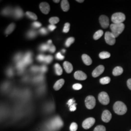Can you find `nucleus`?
<instances>
[{
  "instance_id": "c9c22d12",
  "label": "nucleus",
  "mask_w": 131,
  "mask_h": 131,
  "mask_svg": "<svg viewBox=\"0 0 131 131\" xmlns=\"http://www.w3.org/2000/svg\"><path fill=\"white\" fill-rule=\"evenodd\" d=\"M52 59H53L52 56H46L45 62L46 63L49 64V63H50L52 62Z\"/></svg>"
},
{
  "instance_id": "20e7f679",
  "label": "nucleus",
  "mask_w": 131,
  "mask_h": 131,
  "mask_svg": "<svg viewBox=\"0 0 131 131\" xmlns=\"http://www.w3.org/2000/svg\"><path fill=\"white\" fill-rule=\"evenodd\" d=\"M125 15L122 13H114L111 17V20L113 24H122L125 20Z\"/></svg>"
},
{
  "instance_id": "9d476101",
  "label": "nucleus",
  "mask_w": 131,
  "mask_h": 131,
  "mask_svg": "<svg viewBox=\"0 0 131 131\" xmlns=\"http://www.w3.org/2000/svg\"><path fill=\"white\" fill-rule=\"evenodd\" d=\"M104 70V67L103 65H99L93 71L92 75V76L96 78L101 75Z\"/></svg>"
},
{
  "instance_id": "39448f33",
  "label": "nucleus",
  "mask_w": 131,
  "mask_h": 131,
  "mask_svg": "<svg viewBox=\"0 0 131 131\" xmlns=\"http://www.w3.org/2000/svg\"><path fill=\"white\" fill-rule=\"evenodd\" d=\"M85 105L89 109H92L96 105V99L93 96H89L85 99Z\"/></svg>"
},
{
  "instance_id": "7ed1b4c3",
  "label": "nucleus",
  "mask_w": 131,
  "mask_h": 131,
  "mask_svg": "<svg viewBox=\"0 0 131 131\" xmlns=\"http://www.w3.org/2000/svg\"><path fill=\"white\" fill-rule=\"evenodd\" d=\"M125 28L124 24H113L110 25V29L111 33L115 36V38H117L119 35L122 34Z\"/></svg>"
},
{
  "instance_id": "393cba45",
  "label": "nucleus",
  "mask_w": 131,
  "mask_h": 131,
  "mask_svg": "<svg viewBox=\"0 0 131 131\" xmlns=\"http://www.w3.org/2000/svg\"><path fill=\"white\" fill-rule=\"evenodd\" d=\"M111 79L109 77H104L100 80V82L101 84H106L110 82Z\"/></svg>"
},
{
  "instance_id": "7c9ffc66",
  "label": "nucleus",
  "mask_w": 131,
  "mask_h": 131,
  "mask_svg": "<svg viewBox=\"0 0 131 131\" xmlns=\"http://www.w3.org/2000/svg\"><path fill=\"white\" fill-rule=\"evenodd\" d=\"M78 129V125L76 123L72 122L70 126V131H76Z\"/></svg>"
},
{
  "instance_id": "79ce46f5",
  "label": "nucleus",
  "mask_w": 131,
  "mask_h": 131,
  "mask_svg": "<svg viewBox=\"0 0 131 131\" xmlns=\"http://www.w3.org/2000/svg\"><path fill=\"white\" fill-rule=\"evenodd\" d=\"M33 26L34 27H36V28H38V27H41V24H40V23L38 22V21H35L34 22L33 24Z\"/></svg>"
},
{
  "instance_id": "cd10ccee",
  "label": "nucleus",
  "mask_w": 131,
  "mask_h": 131,
  "mask_svg": "<svg viewBox=\"0 0 131 131\" xmlns=\"http://www.w3.org/2000/svg\"><path fill=\"white\" fill-rule=\"evenodd\" d=\"M59 21V19L58 17H51L49 19V23L52 25H55L56 24L58 23Z\"/></svg>"
},
{
  "instance_id": "ddd939ff",
  "label": "nucleus",
  "mask_w": 131,
  "mask_h": 131,
  "mask_svg": "<svg viewBox=\"0 0 131 131\" xmlns=\"http://www.w3.org/2000/svg\"><path fill=\"white\" fill-rule=\"evenodd\" d=\"M74 76L76 79L81 81L85 80L87 78V75H86V74L82 71L80 70L76 71L74 73Z\"/></svg>"
},
{
  "instance_id": "f03ea898",
  "label": "nucleus",
  "mask_w": 131,
  "mask_h": 131,
  "mask_svg": "<svg viewBox=\"0 0 131 131\" xmlns=\"http://www.w3.org/2000/svg\"><path fill=\"white\" fill-rule=\"evenodd\" d=\"M113 109L115 113L118 115H123L127 112V108L125 103L121 101H117L114 103Z\"/></svg>"
},
{
  "instance_id": "aec40b11",
  "label": "nucleus",
  "mask_w": 131,
  "mask_h": 131,
  "mask_svg": "<svg viewBox=\"0 0 131 131\" xmlns=\"http://www.w3.org/2000/svg\"><path fill=\"white\" fill-rule=\"evenodd\" d=\"M54 68H55L56 72L57 75L60 76L62 74L63 70H62V68H61V66L59 64H58V63L54 65Z\"/></svg>"
},
{
  "instance_id": "a18cd8bd",
  "label": "nucleus",
  "mask_w": 131,
  "mask_h": 131,
  "mask_svg": "<svg viewBox=\"0 0 131 131\" xmlns=\"http://www.w3.org/2000/svg\"><path fill=\"white\" fill-rule=\"evenodd\" d=\"M74 103H75V101L73 99H70L68 101V104L70 107L71 105H72V104H73Z\"/></svg>"
},
{
  "instance_id": "2f4dec72",
  "label": "nucleus",
  "mask_w": 131,
  "mask_h": 131,
  "mask_svg": "<svg viewBox=\"0 0 131 131\" xmlns=\"http://www.w3.org/2000/svg\"><path fill=\"white\" fill-rule=\"evenodd\" d=\"M94 131H106V128L103 125H98L95 128Z\"/></svg>"
},
{
  "instance_id": "a211bd4d",
  "label": "nucleus",
  "mask_w": 131,
  "mask_h": 131,
  "mask_svg": "<svg viewBox=\"0 0 131 131\" xmlns=\"http://www.w3.org/2000/svg\"><path fill=\"white\" fill-rule=\"evenodd\" d=\"M61 8L64 12H67L70 9L69 3L67 0H63L61 1Z\"/></svg>"
},
{
  "instance_id": "4468645a",
  "label": "nucleus",
  "mask_w": 131,
  "mask_h": 131,
  "mask_svg": "<svg viewBox=\"0 0 131 131\" xmlns=\"http://www.w3.org/2000/svg\"><path fill=\"white\" fill-rule=\"evenodd\" d=\"M63 66L66 72L68 73H70L73 70V66L69 62L65 61L63 63Z\"/></svg>"
},
{
  "instance_id": "c03bdc74",
  "label": "nucleus",
  "mask_w": 131,
  "mask_h": 131,
  "mask_svg": "<svg viewBox=\"0 0 131 131\" xmlns=\"http://www.w3.org/2000/svg\"><path fill=\"white\" fill-rule=\"evenodd\" d=\"M49 51L50 52H51L52 53H53L54 52L56 51V47L54 46V45H51L50 48H49Z\"/></svg>"
},
{
  "instance_id": "1a4fd4ad",
  "label": "nucleus",
  "mask_w": 131,
  "mask_h": 131,
  "mask_svg": "<svg viewBox=\"0 0 131 131\" xmlns=\"http://www.w3.org/2000/svg\"><path fill=\"white\" fill-rule=\"evenodd\" d=\"M99 21L101 26L104 28H107L109 25V18L106 16L102 15L99 18Z\"/></svg>"
},
{
  "instance_id": "a19ab883",
  "label": "nucleus",
  "mask_w": 131,
  "mask_h": 131,
  "mask_svg": "<svg viewBox=\"0 0 131 131\" xmlns=\"http://www.w3.org/2000/svg\"><path fill=\"white\" fill-rule=\"evenodd\" d=\"M76 105L77 104L76 103H74L73 104H72V105H71L70 107V111H74L76 110Z\"/></svg>"
},
{
  "instance_id": "9b49d317",
  "label": "nucleus",
  "mask_w": 131,
  "mask_h": 131,
  "mask_svg": "<svg viewBox=\"0 0 131 131\" xmlns=\"http://www.w3.org/2000/svg\"><path fill=\"white\" fill-rule=\"evenodd\" d=\"M112 118V114L109 111L107 110H105L103 111L102 116V121L104 122L108 123L110 121Z\"/></svg>"
},
{
  "instance_id": "c85d7f7f",
  "label": "nucleus",
  "mask_w": 131,
  "mask_h": 131,
  "mask_svg": "<svg viewBox=\"0 0 131 131\" xmlns=\"http://www.w3.org/2000/svg\"><path fill=\"white\" fill-rule=\"evenodd\" d=\"M74 40H75V39H74V38H73V37H70V38H69L66 42V46L67 47H70V45L73 42H74Z\"/></svg>"
},
{
  "instance_id": "423d86ee",
  "label": "nucleus",
  "mask_w": 131,
  "mask_h": 131,
  "mask_svg": "<svg viewBox=\"0 0 131 131\" xmlns=\"http://www.w3.org/2000/svg\"><path fill=\"white\" fill-rule=\"evenodd\" d=\"M99 102L103 105H107L110 102V99L108 94L105 92H102L99 94Z\"/></svg>"
},
{
  "instance_id": "6e6d98bb",
  "label": "nucleus",
  "mask_w": 131,
  "mask_h": 131,
  "mask_svg": "<svg viewBox=\"0 0 131 131\" xmlns=\"http://www.w3.org/2000/svg\"><path fill=\"white\" fill-rule=\"evenodd\" d=\"M130 131H131V130H130Z\"/></svg>"
},
{
  "instance_id": "37998d69",
  "label": "nucleus",
  "mask_w": 131,
  "mask_h": 131,
  "mask_svg": "<svg viewBox=\"0 0 131 131\" xmlns=\"http://www.w3.org/2000/svg\"><path fill=\"white\" fill-rule=\"evenodd\" d=\"M40 70V68L38 66H34L31 68V70L34 72H37Z\"/></svg>"
},
{
  "instance_id": "6ab92c4d",
  "label": "nucleus",
  "mask_w": 131,
  "mask_h": 131,
  "mask_svg": "<svg viewBox=\"0 0 131 131\" xmlns=\"http://www.w3.org/2000/svg\"><path fill=\"white\" fill-rule=\"evenodd\" d=\"M123 72V68L121 67L118 66V67H115L114 69V70H113V74L114 76H117L122 74Z\"/></svg>"
},
{
  "instance_id": "72a5a7b5",
  "label": "nucleus",
  "mask_w": 131,
  "mask_h": 131,
  "mask_svg": "<svg viewBox=\"0 0 131 131\" xmlns=\"http://www.w3.org/2000/svg\"><path fill=\"white\" fill-rule=\"evenodd\" d=\"M37 35V33L34 30H31L28 33V36L29 38H33L35 37Z\"/></svg>"
},
{
  "instance_id": "de8ad7c7",
  "label": "nucleus",
  "mask_w": 131,
  "mask_h": 131,
  "mask_svg": "<svg viewBox=\"0 0 131 131\" xmlns=\"http://www.w3.org/2000/svg\"><path fill=\"white\" fill-rule=\"evenodd\" d=\"M56 28V26L54 25H52V24H51V25H49V26H48L49 29L50 31H53Z\"/></svg>"
},
{
  "instance_id": "2eb2a0df",
  "label": "nucleus",
  "mask_w": 131,
  "mask_h": 131,
  "mask_svg": "<svg viewBox=\"0 0 131 131\" xmlns=\"http://www.w3.org/2000/svg\"><path fill=\"white\" fill-rule=\"evenodd\" d=\"M23 60L24 61V63L25 64V65H28L30 64L32 62V53L30 52H27L25 54Z\"/></svg>"
},
{
  "instance_id": "5701e85b",
  "label": "nucleus",
  "mask_w": 131,
  "mask_h": 131,
  "mask_svg": "<svg viewBox=\"0 0 131 131\" xmlns=\"http://www.w3.org/2000/svg\"><path fill=\"white\" fill-rule=\"evenodd\" d=\"M103 31L102 30H100L97 31L96 33L94 34L93 36L94 39L95 40H98L99 38H101L103 35Z\"/></svg>"
},
{
  "instance_id": "3c124183",
  "label": "nucleus",
  "mask_w": 131,
  "mask_h": 131,
  "mask_svg": "<svg viewBox=\"0 0 131 131\" xmlns=\"http://www.w3.org/2000/svg\"><path fill=\"white\" fill-rule=\"evenodd\" d=\"M76 2H78V3H83V2H84V0H82V1L77 0V1H76Z\"/></svg>"
},
{
  "instance_id": "f3484780",
  "label": "nucleus",
  "mask_w": 131,
  "mask_h": 131,
  "mask_svg": "<svg viewBox=\"0 0 131 131\" xmlns=\"http://www.w3.org/2000/svg\"><path fill=\"white\" fill-rule=\"evenodd\" d=\"M65 83V80L63 79L58 80L53 86V89L55 90H59L63 86Z\"/></svg>"
},
{
  "instance_id": "6e6552de",
  "label": "nucleus",
  "mask_w": 131,
  "mask_h": 131,
  "mask_svg": "<svg viewBox=\"0 0 131 131\" xmlns=\"http://www.w3.org/2000/svg\"><path fill=\"white\" fill-rule=\"evenodd\" d=\"M95 119L93 117H89L85 119L83 122L82 126L84 129H89L94 124Z\"/></svg>"
},
{
  "instance_id": "b1692460",
  "label": "nucleus",
  "mask_w": 131,
  "mask_h": 131,
  "mask_svg": "<svg viewBox=\"0 0 131 131\" xmlns=\"http://www.w3.org/2000/svg\"><path fill=\"white\" fill-rule=\"evenodd\" d=\"M25 65H26L24 63V61L22 60L18 62L17 65V69H18V70L20 71H23L24 69V67Z\"/></svg>"
},
{
  "instance_id": "4be33fe9",
  "label": "nucleus",
  "mask_w": 131,
  "mask_h": 131,
  "mask_svg": "<svg viewBox=\"0 0 131 131\" xmlns=\"http://www.w3.org/2000/svg\"><path fill=\"white\" fill-rule=\"evenodd\" d=\"M111 56L110 53L107 52H101L99 54V57L102 59H104L109 58Z\"/></svg>"
},
{
  "instance_id": "bb28decb",
  "label": "nucleus",
  "mask_w": 131,
  "mask_h": 131,
  "mask_svg": "<svg viewBox=\"0 0 131 131\" xmlns=\"http://www.w3.org/2000/svg\"><path fill=\"white\" fill-rule=\"evenodd\" d=\"M15 14L16 17H17V18H20L22 17V16H23V12L22 10L20 9L19 8H17L15 10Z\"/></svg>"
},
{
  "instance_id": "a878e982",
  "label": "nucleus",
  "mask_w": 131,
  "mask_h": 131,
  "mask_svg": "<svg viewBox=\"0 0 131 131\" xmlns=\"http://www.w3.org/2000/svg\"><path fill=\"white\" fill-rule=\"evenodd\" d=\"M26 15L28 16V17L30 19H32L33 20H37L38 19V17L33 12H29V11H27L26 13Z\"/></svg>"
},
{
  "instance_id": "58836bf2",
  "label": "nucleus",
  "mask_w": 131,
  "mask_h": 131,
  "mask_svg": "<svg viewBox=\"0 0 131 131\" xmlns=\"http://www.w3.org/2000/svg\"><path fill=\"white\" fill-rule=\"evenodd\" d=\"M40 71L42 72V73H45L46 72V71L47 70V67L46 66L43 65L40 67Z\"/></svg>"
},
{
  "instance_id": "0eeeda50",
  "label": "nucleus",
  "mask_w": 131,
  "mask_h": 131,
  "mask_svg": "<svg viewBox=\"0 0 131 131\" xmlns=\"http://www.w3.org/2000/svg\"><path fill=\"white\" fill-rule=\"evenodd\" d=\"M104 38L106 43L109 45H113L116 43V38L111 32H106Z\"/></svg>"
},
{
  "instance_id": "ea45409f",
  "label": "nucleus",
  "mask_w": 131,
  "mask_h": 131,
  "mask_svg": "<svg viewBox=\"0 0 131 131\" xmlns=\"http://www.w3.org/2000/svg\"><path fill=\"white\" fill-rule=\"evenodd\" d=\"M22 57V54L20 53H18L15 57V60H16V61H19L20 60V59Z\"/></svg>"
},
{
  "instance_id": "5fc2aeb1",
  "label": "nucleus",
  "mask_w": 131,
  "mask_h": 131,
  "mask_svg": "<svg viewBox=\"0 0 131 131\" xmlns=\"http://www.w3.org/2000/svg\"><path fill=\"white\" fill-rule=\"evenodd\" d=\"M62 52H63V53H64V52H65V50H62Z\"/></svg>"
},
{
  "instance_id": "49530a36",
  "label": "nucleus",
  "mask_w": 131,
  "mask_h": 131,
  "mask_svg": "<svg viewBox=\"0 0 131 131\" xmlns=\"http://www.w3.org/2000/svg\"><path fill=\"white\" fill-rule=\"evenodd\" d=\"M39 31H40V33L42 35H45L47 33V30L45 28H42L40 29Z\"/></svg>"
},
{
  "instance_id": "f8f14e48",
  "label": "nucleus",
  "mask_w": 131,
  "mask_h": 131,
  "mask_svg": "<svg viewBox=\"0 0 131 131\" xmlns=\"http://www.w3.org/2000/svg\"><path fill=\"white\" fill-rule=\"evenodd\" d=\"M39 8L43 14H48L50 11V6L46 2H42L39 5Z\"/></svg>"
},
{
  "instance_id": "c756f323",
  "label": "nucleus",
  "mask_w": 131,
  "mask_h": 131,
  "mask_svg": "<svg viewBox=\"0 0 131 131\" xmlns=\"http://www.w3.org/2000/svg\"><path fill=\"white\" fill-rule=\"evenodd\" d=\"M70 24L68 23H66L63 28V32L65 33H68L70 31Z\"/></svg>"
},
{
  "instance_id": "412c9836",
  "label": "nucleus",
  "mask_w": 131,
  "mask_h": 131,
  "mask_svg": "<svg viewBox=\"0 0 131 131\" xmlns=\"http://www.w3.org/2000/svg\"><path fill=\"white\" fill-rule=\"evenodd\" d=\"M15 27V24L12 23L10 24L6 28L5 30V34L7 35H9L12 33L14 31V29Z\"/></svg>"
},
{
  "instance_id": "e433bc0d",
  "label": "nucleus",
  "mask_w": 131,
  "mask_h": 131,
  "mask_svg": "<svg viewBox=\"0 0 131 131\" xmlns=\"http://www.w3.org/2000/svg\"><path fill=\"white\" fill-rule=\"evenodd\" d=\"M56 59H57L58 60H62L65 58V57L63 56L61 54V53L60 52H58L56 54Z\"/></svg>"
},
{
  "instance_id": "473e14b6",
  "label": "nucleus",
  "mask_w": 131,
  "mask_h": 131,
  "mask_svg": "<svg viewBox=\"0 0 131 131\" xmlns=\"http://www.w3.org/2000/svg\"><path fill=\"white\" fill-rule=\"evenodd\" d=\"M50 47V45L49 44H43L40 46V49L42 51H46L48 50H49Z\"/></svg>"
},
{
  "instance_id": "603ef678",
  "label": "nucleus",
  "mask_w": 131,
  "mask_h": 131,
  "mask_svg": "<svg viewBox=\"0 0 131 131\" xmlns=\"http://www.w3.org/2000/svg\"><path fill=\"white\" fill-rule=\"evenodd\" d=\"M53 2H54V3H58L60 2V1H59V0H58V1H55V0H53Z\"/></svg>"
},
{
  "instance_id": "dca6fc26",
  "label": "nucleus",
  "mask_w": 131,
  "mask_h": 131,
  "mask_svg": "<svg viewBox=\"0 0 131 131\" xmlns=\"http://www.w3.org/2000/svg\"><path fill=\"white\" fill-rule=\"evenodd\" d=\"M82 60L84 64L87 66L90 65L92 63V60L90 56L86 54H84L82 56Z\"/></svg>"
},
{
  "instance_id": "4c0bfd02",
  "label": "nucleus",
  "mask_w": 131,
  "mask_h": 131,
  "mask_svg": "<svg viewBox=\"0 0 131 131\" xmlns=\"http://www.w3.org/2000/svg\"><path fill=\"white\" fill-rule=\"evenodd\" d=\"M45 58H46V56H44L43 54H40V55L38 56L37 59L38 61L43 62V61H45Z\"/></svg>"
},
{
  "instance_id": "f704fd0d",
  "label": "nucleus",
  "mask_w": 131,
  "mask_h": 131,
  "mask_svg": "<svg viewBox=\"0 0 131 131\" xmlns=\"http://www.w3.org/2000/svg\"><path fill=\"white\" fill-rule=\"evenodd\" d=\"M72 88L74 90H78L82 88V85L80 84H75L73 85Z\"/></svg>"
},
{
  "instance_id": "09e8293b",
  "label": "nucleus",
  "mask_w": 131,
  "mask_h": 131,
  "mask_svg": "<svg viewBox=\"0 0 131 131\" xmlns=\"http://www.w3.org/2000/svg\"><path fill=\"white\" fill-rule=\"evenodd\" d=\"M127 84L128 88L131 90V78L128 80V81L127 82Z\"/></svg>"
},
{
  "instance_id": "f257e3e1",
  "label": "nucleus",
  "mask_w": 131,
  "mask_h": 131,
  "mask_svg": "<svg viewBox=\"0 0 131 131\" xmlns=\"http://www.w3.org/2000/svg\"><path fill=\"white\" fill-rule=\"evenodd\" d=\"M63 125V122L61 118L56 117L53 118L48 124V128L50 130L55 131L60 129Z\"/></svg>"
},
{
  "instance_id": "8fccbe9b",
  "label": "nucleus",
  "mask_w": 131,
  "mask_h": 131,
  "mask_svg": "<svg viewBox=\"0 0 131 131\" xmlns=\"http://www.w3.org/2000/svg\"><path fill=\"white\" fill-rule=\"evenodd\" d=\"M7 74L8 75H9V76H11L13 74V70L11 69H10L8 71H7Z\"/></svg>"
},
{
  "instance_id": "864d4df0",
  "label": "nucleus",
  "mask_w": 131,
  "mask_h": 131,
  "mask_svg": "<svg viewBox=\"0 0 131 131\" xmlns=\"http://www.w3.org/2000/svg\"><path fill=\"white\" fill-rule=\"evenodd\" d=\"M48 43L49 45H50V44H52V40H49V41H48Z\"/></svg>"
}]
</instances>
